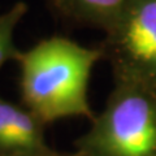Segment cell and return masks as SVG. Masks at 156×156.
Returning a JSON list of instances; mask_svg holds the SVG:
<instances>
[{"label":"cell","mask_w":156,"mask_h":156,"mask_svg":"<svg viewBox=\"0 0 156 156\" xmlns=\"http://www.w3.org/2000/svg\"><path fill=\"white\" fill-rule=\"evenodd\" d=\"M82 156H156V91L113 82L101 112L74 142Z\"/></svg>","instance_id":"obj_2"},{"label":"cell","mask_w":156,"mask_h":156,"mask_svg":"<svg viewBox=\"0 0 156 156\" xmlns=\"http://www.w3.org/2000/svg\"><path fill=\"white\" fill-rule=\"evenodd\" d=\"M44 129L46 124L22 103L16 104L0 96V154L51 148Z\"/></svg>","instance_id":"obj_4"},{"label":"cell","mask_w":156,"mask_h":156,"mask_svg":"<svg viewBox=\"0 0 156 156\" xmlns=\"http://www.w3.org/2000/svg\"><path fill=\"white\" fill-rule=\"evenodd\" d=\"M100 60L99 47L82 46L62 35L21 50L16 62L22 104L46 125L68 117L92 121L96 113L89 101V83Z\"/></svg>","instance_id":"obj_1"},{"label":"cell","mask_w":156,"mask_h":156,"mask_svg":"<svg viewBox=\"0 0 156 156\" xmlns=\"http://www.w3.org/2000/svg\"><path fill=\"white\" fill-rule=\"evenodd\" d=\"M58 20L105 33L116 22L128 0H44Z\"/></svg>","instance_id":"obj_5"},{"label":"cell","mask_w":156,"mask_h":156,"mask_svg":"<svg viewBox=\"0 0 156 156\" xmlns=\"http://www.w3.org/2000/svg\"><path fill=\"white\" fill-rule=\"evenodd\" d=\"M27 12L29 5L25 2H16L7 11L0 12V69L8 61H16L21 52L16 46L14 35Z\"/></svg>","instance_id":"obj_6"},{"label":"cell","mask_w":156,"mask_h":156,"mask_svg":"<svg viewBox=\"0 0 156 156\" xmlns=\"http://www.w3.org/2000/svg\"><path fill=\"white\" fill-rule=\"evenodd\" d=\"M0 156H82L77 151L74 152H60L52 148L43 150V151H31V152H13V154H0Z\"/></svg>","instance_id":"obj_7"},{"label":"cell","mask_w":156,"mask_h":156,"mask_svg":"<svg viewBox=\"0 0 156 156\" xmlns=\"http://www.w3.org/2000/svg\"><path fill=\"white\" fill-rule=\"evenodd\" d=\"M98 47L113 82L156 91V0H128Z\"/></svg>","instance_id":"obj_3"}]
</instances>
